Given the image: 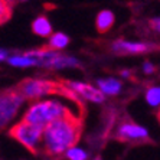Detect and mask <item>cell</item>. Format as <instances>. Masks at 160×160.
I'll list each match as a JSON object with an SVG mask.
<instances>
[{
	"instance_id": "1",
	"label": "cell",
	"mask_w": 160,
	"mask_h": 160,
	"mask_svg": "<svg viewBox=\"0 0 160 160\" xmlns=\"http://www.w3.org/2000/svg\"><path fill=\"white\" fill-rule=\"evenodd\" d=\"M84 130V123L79 116L71 112L58 120H53L43 127L41 150L46 156H59L63 152L75 147Z\"/></svg>"
},
{
	"instance_id": "2",
	"label": "cell",
	"mask_w": 160,
	"mask_h": 160,
	"mask_svg": "<svg viewBox=\"0 0 160 160\" xmlns=\"http://www.w3.org/2000/svg\"><path fill=\"white\" fill-rule=\"evenodd\" d=\"M15 88L18 89L19 94L25 100L29 101H36L41 97H43V95H61V97L74 102L75 107L78 108V112L84 118L85 107L82 104V101L79 100L78 95L71 88H68L63 84L62 79L53 81V79H42V78H26L22 79Z\"/></svg>"
},
{
	"instance_id": "3",
	"label": "cell",
	"mask_w": 160,
	"mask_h": 160,
	"mask_svg": "<svg viewBox=\"0 0 160 160\" xmlns=\"http://www.w3.org/2000/svg\"><path fill=\"white\" fill-rule=\"evenodd\" d=\"M71 112H74L71 108L59 101H38L28 108V111L23 116V121L45 127L53 120L68 116Z\"/></svg>"
},
{
	"instance_id": "4",
	"label": "cell",
	"mask_w": 160,
	"mask_h": 160,
	"mask_svg": "<svg viewBox=\"0 0 160 160\" xmlns=\"http://www.w3.org/2000/svg\"><path fill=\"white\" fill-rule=\"evenodd\" d=\"M42 133H43V127L36 126V124H30L26 121H20L10 127L9 136L22 143L30 153L38 154L41 153V142H42Z\"/></svg>"
},
{
	"instance_id": "5",
	"label": "cell",
	"mask_w": 160,
	"mask_h": 160,
	"mask_svg": "<svg viewBox=\"0 0 160 160\" xmlns=\"http://www.w3.org/2000/svg\"><path fill=\"white\" fill-rule=\"evenodd\" d=\"M23 101L25 98L15 87L0 91V130L10 124V121L18 114L19 108L22 107Z\"/></svg>"
},
{
	"instance_id": "6",
	"label": "cell",
	"mask_w": 160,
	"mask_h": 160,
	"mask_svg": "<svg viewBox=\"0 0 160 160\" xmlns=\"http://www.w3.org/2000/svg\"><path fill=\"white\" fill-rule=\"evenodd\" d=\"M116 137L118 142L124 143H146L149 142V134L144 127L138 126L131 120H124L117 127Z\"/></svg>"
},
{
	"instance_id": "7",
	"label": "cell",
	"mask_w": 160,
	"mask_h": 160,
	"mask_svg": "<svg viewBox=\"0 0 160 160\" xmlns=\"http://www.w3.org/2000/svg\"><path fill=\"white\" fill-rule=\"evenodd\" d=\"M157 46L152 43H144V42H127L124 39H118L111 43V51L116 55H144L156 51Z\"/></svg>"
},
{
	"instance_id": "8",
	"label": "cell",
	"mask_w": 160,
	"mask_h": 160,
	"mask_svg": "<svg viewBox=\"0 0 160 160\" xmlns=\"http://www.w3.org/2000/svg\"><path fill=\"white\" fill-rule=\"evenodd\" d=\"M62 82L68 88H71L77 95H81L82 98H85L92 102H104V94L100 89L94 88L89 84H84V82H77V81H68V79H62Z\"/></svg>"
},
{
	"instance_id": "9",
	"label": "cell",
	"mask_w": 160,
	"mask_h": 160,
	"mask_svg": "<svg viewBox=\"0 0 160 160\" xmlns=\"http://www.w3.org/2000/svg\"><path fill=\"white\" fill-rule=\"evenodd\" d=\"M116 22V16L111 10H101L95 19V28L98 33H107Z\"/></svg>"
},
{
	"instance_id": "10",
	"label": "cell",
	"mask_w": 160,
	"mask_h": 160,
	"mask_svg": "<svg viewBox=\"0 0 160 160\" xmlns=\"http://www.w3.org/2000/svg\"><path fill=\"white\" fill-rule=\"evenodd\" d=\"M32 32L38 36H49L52 33V25L49 22V19L46 16H38L32 23Z\"/></svg>"
},
{
	"instance_id": "11",
	"label": "cell",
	"mask_w": 160,
	"mask_h": 160,
	"mask_svg": "<svg viewBox=\"0 0 160 160\" xmlns=\"http://www.w3.org/2000/svg\"><path fill=\"white\" fill-rule=\"evenodd\" d=\"M98 87L102 94H108V95H116L121 89V82L117 81L114 78H107V79H98Z\"/></svg>"
},
{
	"instance_id": "12",
	"label": "cell",
	"mask_w": 160,
	"mask_h": 160,
	"mask_svg": "<svg viewBox=\"0 0 160 160\" xmlns=\"http://www.w3.org/2000/svg\"><path fill=\"white\" fill-rule=\"evenodd\" d=\"M69 43V38L67 36L65 33H55L51 36V39H49V43L45 45L48 49H51V51H59V49H63Z\"/></svg>"
},
{
	"instance_id": "13",
	"label": "cell",
	"mask_w": 160,
	"mask_h": 160,
	"mask_svg": "<svg viewBox=\"0 0 160 160\" xmlns=\"http://www.w3.org/2000/svg\"><path fill=\"white\" fill-rule=\"evenodd\" d=\"M13 15V4L8 0H0V26L3 23L9 22Z\"/></svg>"
},
{
	"instance_id": "14",
	"label": "cell",
	"mask_w": 160,
	"mask_h": 160,
	"mask_svg": "<svg viewBox=\"0 0 160 160\" xmlns=\"http://www.w3.org/2000/svg\"><path fill=\"white\" fill-rule=\"evenodd\" d=\"M9 63L10 65H15V67H33V65H38V62L35 59H32V58H28V56L22 55H15L12 56V58H8Z\"/></svg>"
},
{
	"instance_id": "15",
	"label": "cell",
	"mask_w": 160,
	"mask_h": 160,
	"mask_svg": "<svg viewBox=\"0 0 160 160\" xmlns=\"http://www.w3.org/2000/svg\"><path fill=\"white\" fill-rule=\"evenodd\" d=\"M146 100L152 107H159V101H160V89L157 85L150 87L147 89V94H146Z\"/></svg>"
},
{
	"instance_id": "16",
	"label": "cell",
	"mask_w": 160,
	"mask_h": 160,
	"mask_svg": "<svg viewBox=\"0 0 160 160\" xmlns=\"http://www.w3.org/2000/svg\"><path fill=\"white\" fill-rule=\"evenodd\" d=\"M67 159H69V160H85L87 153L81 149L72 147V149L67 150Z\"/></svg>"
},
{
	"instance_id": "17",
	"label": "cell",
	"mask_w": 160,
	"mask_h": 160,
	"mask_svg": "<svg viewBox=\"0 0 160 160\" xmlns=\"http://www.w3.org/2000/svg\"><path fill=\"white\" fill-rule=\"evenodd\" d=\"M159 18H154V19H152L150 20V28H154V32H159V29H160V25H159Z\"/></svg>"
},
{
	"instance_id": "18",
	"label": "cell",
	"mask_w": 160,
	"mask_h": 160,
	"mask_svg": "<svg viewBox=\"0 0 160 160\" xmlns=\"http://www.w3.org/2000/svg\"><path fill=\"white\" fill-rule=\"evenodd\" d=\"M143 68H144V72H146V74H152V72H154V67H153L150 62H144Z\"/></svg>"
},
{
	"instance_id": "19",
	"label": "cell",
	"mask_w": 160,
	"mask_h": 160,
	"mask_svg": "<svg viewBox=\"0 0 160 160\" xmlns=\"http://www.w3.org/2000/svg\"><path fill=\"white\" fill-rule=\"evenodd\" d=\"M4 59H8V52L3 51V49H0V61H4Z\"/></svg>"
},
{
	"instance_id": "20",
	"label": "cell",
	"mask_w": 160,
	"mask_h": 160,
	"mask_svg": "<svg viewBox=\"0 0 160 160\" xmlns=\"http://www.w3.org/2000/svg\"><path fill=\"white\" fill-rule=\"evenodd\" d=\"M8 2H9V3H12V4H13V2H15V0H8Z\"/></svg>"
},
{
	"instance_id": "21",
	"label": "cell",
	"mask_w": 160,
	"mask_h": 160,
	"mask_svg": "<svg viewBox=\"0 0 160 160\" xmlns=\"http://www.w3.org/2000/svg\"><path fill=\"white\" fill-rule=\"evenodd\" d=\"M95 160H101V157H97V159H95Z\"/></svg>"
}]
</instances>
